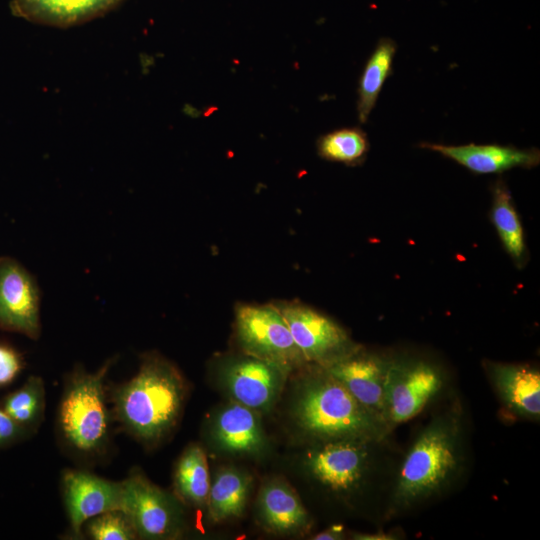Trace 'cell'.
Instances as JSON below:
<instances>
[{
    "instance_id": "obj_1",
    "label": "cell",
    "mask_w": 540,
    "mask_h": 540,
    "mask_svg": "<svg viewBox=\"0 0 540 540\" xmlns=\"http://www.w3.org/2000/svg\"><path fill=\"white\" fill-rule=\"evenodd\" d=\"M463 412L459 402L433 417L418 433L398 470L389 514L445 492L463 465Z\"/></svg>"
},
{
    "instance_id": "obj_2",
    "label": "cell",
    "mask_w": 540,
    "mask_h": 540,
    "mask_svg": "<svg viewBox=\"0 0 540 540\" xmlns=\"http://www.w3.org/2000/svg\"><path fill=\"white\" fill-rule=\"evenodd\" d=\"M186 393L179 370L159 354L149 353L138 372L112 392L113 415L135 439L157 443L178 423Z\"/></svg>"
},
{
    "instance_id": "obj_3",
    "label": "cell",
    "mask_w": 540,
    "mask_h": 540,
    "mask_svg": "<svg viewBox=\"0 0 540 540\" xmlns=\"http://www.w3.org/2000/svg\"><path fill=\"white\" fill-rule=\"evenodd\" d=\"M311 370L300 381L294 403L298 427L315 442L337 439L385 440L388 424L361 405L323 367Z\"/></svg>"
},
{
    "instance_id": "obj_4",
    "label": "cell",
    "mask_w": 540,
    "mask_h": 540,
    "mask_svg": "<svg viewBox=\"0 0 540 540\" xmlns=\"http://www.w3.org/2000/svg\"><path fill=\"white\" fill-rule=\"evenodd\" d=\"M113 360L95 373L77 368L68 377L60 400L57 426L63 443L82 456L100 455L108 446L111 413L105 377Z\"/></svg>"
},
{
    "instance_id": "obj_5",
    "label": "cell",
    "mask_w": 540,
    "mask_h": 540,
    "mask_svg": "<svg viewBox=\"0 0 540 540\" xmlns=\"http://www.w3.org/2000/svg\"><path fill=\"white\" fill-rule=\"evenodd\" d=\"M234 327L243 353L276 363L290 372L308 365L274 303L238 304Z\"/></svg>"
},
{
    "instance_id": "obj_6",
    "label": "cell",
    "mask_w": 540,
    "mask_h": 540,
    "mask_svg": "<svg viewBox=\"0 0 540 540\" xmlns=\"http://www.w3.org/2000/svg\"><path fill=\"white\" fill-rule=\"evenodd\" d=\"M445 385V375L424 359L390 358L385 378V420L393 429L417 416Z\"/></svg>"
},
{
    "instance_id": "obj_7",
    "label": "cell",
    "mask_w": 540,
    "mask_h": 540,
    "mask_svg": "<svg viewBox=\"0 0 540 540\" xmlns=\"http://www.w3.org/2000/svg\"><path fill=\"white\" fill-rule=\"evenodd\" d=\"M122 486V510L130 517L138 538L160 540L180 535L184 518L177 497L140 472L131 473Z\"/></svg>"
},
{
    "instance_id": "obj_8",
    "label": "cell",
    "mask_w": 540,
    "mask_h": 540,
    "mask_svg": "<svg viewBox=\"0 0 540 540\" xmlns=\"http://www.w3.org/2000/svg\"><path fill=\"white\" fill-rule=\"evenodd\" d=\"M274 304L308 365L326 366L359 346L338 323L302 302Z\"/></svg>"
},
{
    "instance_id": "obj_9",
    "label": "cell",
    "mask_w": 540,
    "mask_h": 540,
    "mask_svg": "<svg viewBox=\"0 0 540 540\" xmlns=\"http://www.w3.org/2000/svg\"><path fill=\"white\" fill-rule=\"evenodd\" d=\"M378 443L353 438L315 442L306 454L305 465L327 490L350 493L359 488L368 475L372 448Z\"/></svg>"
},
{
    "instance_id": "obj_10",
    "label": "cell",
    "mask_w": 540,
    "mask_h": 540,
    "mask_svg": "<svg viewBox=\"0 0 540 540\" xmlns=\"http://www.w3.org/2000/svg\"><path fill=\"white\" fill-rule=\"evenodd\" d=\"M290 371L248 354L231 356L220 369L221 382L231 399L258 414L278 401Z\"/></svg>"
},
{
    "instance_id": "obj_11",
    "label": "cell",
    "mask_w": 540,
    "mask_h": 540,
    "mask_svg": "<svg viewBox=\"0 0 540 540\" xmlns=\"http://www.w3.org/2000/svg\"><path fill=\"white\" fill-rule=\"evenodd\" d=\"M0 328L40 336V290L35 278L15 259L0 257Z\"/></svg>"
},
{
    "instance_id": "obj_12",
    "label": "cell",
    "mask_w": 540,
    "mask_h": 540,
    "mask_svg": "<svg viewBox=\"0 0 540 540\" xmlns=\"http://www.w3.org/2000/svg\"><path fill=\"white\" fill-rule=\"evenodd\" d=\"M389 360L384 355L358 346L345 356L321 367L336 378L361 405L386 422L385 378Z\"/></svg>"
},
{
    "instance_id": "obj_13",
    "label": "cell",
    "mask_w": 540,
    "mask_h": 540,
    "mask_svg": "<svg viewBox=\"0 0 540 540\" xmlns=\"http://www.w3.org/2000/svg\"><path fill=\"white\" fill-rule=\"evenodd\" d=\"M62 488L69 524L76 538L82 536V527L89 519L111 510H122V481L68 469L63 473Z\"/></svg>"
},
{
    "instance_id": "obj_14",
    "label": "cell",
    "mask_w": 540,
    "mask_h": 540,
    "mask_svg": "<svg viewBox=\"0 0 540 540\" xmlns=\"http://www.w3.org/2000/svg\"><path fill=\"white\" fill-rule=\"evenodd\" d=\"M419 146L441 154L474 174L501 173L515 167L533 168L540 162V151L536 148L520 149L495 143L455 146L423 142Z\"/></svg>"
},
{
    "instance_id": "obj_15",
    "label": "cell",
    "mask_w": 540,
    "mask_h": 540,
    "mask_svg": "<svg viewBox=\"0 0 540 540\" xmlns=\"http://www.w3.org/2000/svg\"><path fill=\"white\" fill-rule=\"evenodd\" d=\"M484 368L504 407L532 421L540 418V371L528 364L486 361Z\"/></svg>"
},
{
    "instance_id": "obj_16",
    "label": "cell",
    "mask_w": 540,
    "mask_h": 540,
    "mask_svg": "<svg viewBox=\"0 0 540 540\" xmlns=\"http://www.w3.org/2000/svg\"><path fill=\"white\" fill-rule=\"evenodd\" d=\"M210 435L217 448L232 454H257L266 444L258 413L233 400L217 411Z\"/></svg>"
},
{
    "instance_id": "obj_17",
    "label": "cell",
    "mask_w": 540,
    "mask_h": 540,
    "mask_svg": "<svg viewBox=\"0 0 540 540\" xmlns=\"http://www.w3.org/2000/svg\"><path fill=\"white\" fill-rule=\"evenodd\" d=\"M262 526L275 534H298L310 527V517L295 490L285 481L272 478L263 483L257 497Z\"/></svg>"
},
{
    "instance_id": "obj_18",
    "label": "cell",
    "mask_w": 540,
    "mask_h": 540,
    "mask_svg": "<svg viewBox=\"0 0 540 540\" xmlns=\"http://www.w3.org/2000/svg\"><path fill=\"white\" fill-rule=\"evenodd\" d=\"M122 0H12L17 17L55 27H68L98 17Z\"/></svg>"
},
{
    "instance_id": "obj_19",
    "label": "cell",
    "mask_w": 540,
    "mask_h": 540,
    "mask_svg": "<svg viewBox=\"0 0 540 540\" xmlns=\"http://www.w3.org/2000/svg\"><path fill=\"white\" fill-rule=\"evenodd\" d=\"M252 477L235 467L220 469L210 485L207 512L213 522L241 517L248 502Z\"/></svg>"
},
{
    "instance_id": "obj_20",
    "label": "cell",
    "mask_w": 540,
    "mask_h": 540,
    "mask_svg": "<svg viewBox=\"0 0 540 540\" xmlns=\"http://www.w3.org/2000/svg\"><path fill=\"white\" fill-rule=\"evenodd\" d=\"M173 479L179 500L196 509L206 507L211 481L207 457L200 445L190 444L184 449Z\"/></svg>"
},
{
    "instance_id": "obj_21",
    "label": "cell",
    "mask_w": 540,
    "mask_h": 540,
    "mask_svg": "<svg viewBox=\"0 0 540 540\" xmlns=\"http://www.w3.org/2000/svg\"><path fill=\"white\" fill-rule=\"evenodd\" d=\"M396 42L387 37L381 38L368 58L358 83L357 115L364 124L376 105L387 78L393 74V60Z\"/></svg>"
},
{
    "instance_id": "obj_22",
    "label": "cell",
    "mask_w": 540,
    "mask_h": 540,
    "mask_svg": "<svg viewBox=\"0 0 540 540\" xmlns=\"http://www.w3.org/2000/svg\"><path fill=\"white\" fill-rule=\"evenodd\" d=\"M493 203L491 217L500 240L513 259L521 267L525 263L526 247L523 228L514 207L512 195L502 179L492 187Z\"/></svg>"
},
{
    "instance_id": "obj_23",
    "label": "cell",
    "mask_w": 540,
    "mask_h": 540,
    "mask_svg": "<svg viewBox=\"0 0 540 540\" xmlns=\"http://www.w3.org/2000/svg\"><path fill=\"white\" fill-rule=\"evenodd\" d=\"M4 411L27 433L35 431L45 411V385L41 377L32 375L2 401Z\"/></svg>"
},
{
    "instance_id": "obj_24",
    "label": "cell",
    "mask_w": 540,
    "mask_h": 540,
    "mask_svg": "<svg viewBox=\"0 0 540 540\" xmlns=\"http://www.w3.org/2000/svg\"><path fill=\"white\" fill-rule=\"evenodd\" d=\"M369 140L359 127H345L322 135L317 141L318 155L348 166L359 165L369 151Z\"/></svg>"
},
{
    "instance_id": "obj_25",
    "label": "cell",
    "mask_w": 540,
    "mask_h": 540,
    "mask_svg": "<svg viewBox=\"0 0 540 540\" xmlns=\"http://www.w3.org/2000/svg\"><path fill=\"white\" fill-rule=\"evenodd\" d=\"M86 531L94 540H133L138 538L130 517L123 510H111L86 522Z\"/></svg>"
},
{
    "instance_id": "obj_26",
    "label": "cell",
    "mask_w": 540,
    "mask_h": 540,
    "mask_svg": "<svg viewBox=\"0 0 540 540\" xmlns=\"http://www.w3.org/2000/svg\"><path fill=\"white\" fill-rule=\"evenodd\" d=\"M24 367L20 353L8 344L0 343V387L12 383Z\"/></svg>"
},
{
    "instance_id": "obj_27",
    "label": "cell",
    "mask_w": 540,
    "mask_h": 540,
    "mask_svg": "<svg viewBox=\"0 0 540 540\" xmlns=\"http://www.w3.org/2000/svg\"><path fill=\"white\" fill-rule=\"evenodd\" d=\"M28 433L0 407V448L11 446Z\"/></svg>"
},
{
    "instance_id": "obj_28",
    "label": "cell",
    "mask_w": 540,
    "mask_h": 540,
    "mask_svg": "<svg viewBox=\"0 0 540 540\" xmlns=\"http://www.w3.org/2000/svg\"><path fill=\"white\" fill-rule=\"evenodd\" d=\"M343 538H344L343 525H332L326 530L312 537V539H315V540H339Z\"/></svg>"
},
{
    "instance_id": "obj_29",
    "label": "cell",
    "mask_w": 540,
    "mask_h": 540,
    "mask_svg": "<svg viewBox=\"0 0 540 540\" xmlns=\"http://www.w3.org/2000/svg\"><path fill=\"white\" fill-rule=\"evenodd\" d=\"M396 535L391 532L378 531L376 533H355L353 539L357 540H393L397 539Z\"/></svg>"
}]
</instances>
